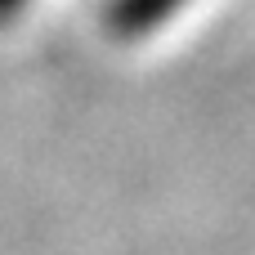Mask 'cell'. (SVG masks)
Masks as SVG:
<instances>
[{
	"label": "cell",
	"instance_id": "obj_1",
	"mask_svg": "<svg viewBox=\"0 0 255 255\" xmlns=\"http://www.w3.org/2000/svg\"><path fill=\"white\" fill-rule=\"evenodd\" d=\"M184 0H117L112 4V27L121 36H143L152 31L161 18H170Z\"/></svg>",
	"mask_w": 255,
	"mask_h": 255
},
{
	"label": "cell",
	"instance_id": "obj_2",
	"mask_svg": "<svg viewBox=\"0 0 255 255\" xmlns=\"http://www.w3.org/2000/svg\"><path fill=\"white\" fill-rule=\"evenodd\" d=\"M18 4H22V0H0V13H13Z\"/></svg>",
	"mask_w": 255,
	"mask_h": 255
}]
</instances>
